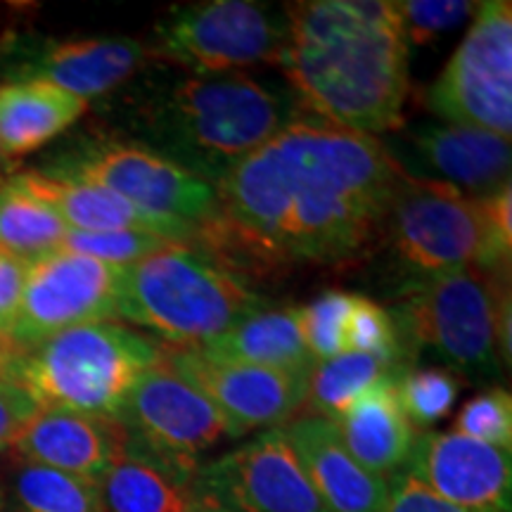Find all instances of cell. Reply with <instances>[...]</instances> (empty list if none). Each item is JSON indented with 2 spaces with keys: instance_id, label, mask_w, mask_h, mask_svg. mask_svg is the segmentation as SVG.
<instances>
[{
  "instance_id": "6da1fadb",
  "label": "cell",
  "mask_w": 512,
  "mask_h": 512,
  "mask_svg": "<svg viewBox=\"0 0 512 512\" xmlns=\"http://www.w3.org/2000/svg\"><path fill=\"white\" fill-rule=\"evenodd\" d=\"M401 176L380 138L302 114L216 185L200 242L266 268L349 264L382 233Z\"/></svg>"
},
{
  "instance_id": "7a4b0ae2",
  "label": "cell",
  "mask_w": 512,
  "mask_h": 512,
  "mask_svg": "<svg viewBox=\"0 0 512 512\" xmlns=\"http://www.w3.org/2000/svg\"><path fill=\"white\" fill-rule=\"evenodd\" d=\"M285 15L278 64L302 107L366 136L401 124L408 43L394 3L306 0Z\"/></svg>"
},
{
  "instance_id": "3957f363",
  "label": "cell",
  "mask_w": 512,
  "mask_h": 512,
  "mask_svg": "<svg viewBox=\"0 0 512 512\" xmlns=\"http://www.w3.org/2000/svg\"><path fill=\"white\" fill-rule=\"evenodd\" d=\"M290 86L245 72L192 74L145 107L157 152L219 185L242 159L302 117Z\"/></svg>"
},
{
  "instance_id": "277c9868",
  "label": "cell",
  "mask_w": 512,
  "mask_h": 512,
  "mask_svg": "<svg viewBox=\"0 0 512 512\" xmlns=\"http://www.w3.org/2000/svg\"><path fill=\"white\" fill-rule=\"evenodd\" d=\"M164 358L155 339L112 323H88L31 344H0V375L38 408L119 420L133 384Z\"/></svg>"
},
{
  "instance_id": "5b68a950",
  "label": "cell",
  "mask_w": 512,
  "mask_h": 512,
  "mask_svg": "<svg viewBox=\"0 0 512 512\" xmlns=\"http://www.w3.org/2000/svg\"><path fill=\"white\" fill-rule=\"evenodd\" d=\"M266 304L230 261L169 242L126 266L117 318L152 330L176 349H195Z\"/></svg>"
},
{
  "instance_id": "8992f818",
  "label": "cell",
  "mask_w": 512,
  "mask_h": 512,
  "mask_svg": "<svg viewBox=\"0 0 512 512\" xmlns=\"http://www.w3.org/2000/svg\"><path fill=\"white\" fill-rule=\"evenodd\" d=\"M382 230L396 259L413 280L453 271L508 273L510 249L496 238L482 197L465 195L446 183L401 176Z\"/></svg>"
},
{
  "instance_id": "52a82bcc",
  "label": "cell",
  "mask_w": 512,
  "mask_h": 512,
  "mask_svg": "<svg viewBox=\"0 0 512 512\" xmlns=\"http://www.w3.org/2000/svg\"><path fill=\"white\" fill-rule=\"evenodd\" d=\"M508 294L498 275L465 268L408 280L406 304L392 316L408 347L427 344L465 373L494 375L498 309Z\"/></svg>"
},
{
  "instance_id": "ba28073f",
  "label": "cell",
  "mask_w": 512,
  "mask_h": 512,
  "mask_svg": "<svg viewBox=\"0 0 512 512\" xmlns=\"http://www.w3.org/2000/svg\"><path fill=\"white\" fill-rule=\"evenodd\" d=\"M287 15L254 0H209L171 8L155 24L147 53L197 74L240 72L278 62Z\"/></svg>"
},
{
  "instance_id": "9c48e42d",
  "label": "cell",
  "mask_w": 512,
  "mask_h": 512,
  "mask_svg": "<svg viewBox=\"0 0 512 512\" xmlns=\"http://www.w3.org/2000/svg\"><path fill=\"white\" fill-rule=\"evenodd\" d=\"M43 171L102 185L150 216L183 223L197 235L216 219L219 209L216 185L143 143L95 140Z\"/></svg>"
},
{
  "instance_id": "30bf717a",
  "label": "cell",
  "mask_w": 512,
  "mask_h": 512,
  "mask_svg": "<svg viewBox=\"0 0 512 512\" xmlns=\"http://www.w3.org/2000/svg\"><path fill=\"white\" fill-rule=\"evenodd\" d=\"M475 22L446 69L432 83L427 105L448 124L512 133V3L475 5Z\"/></svg>"
},
{
  "instance_id": "8fae6325",
  "label": "cell",
  "mask_w": 512,
  "mask_h": 512,
  "mask_svg": "<svg viewBox=\"0 0 512 512\" xmlns=\"http://www.w3.org/2000/svg\"><path fill=\"white\" fill-rule=\"evenodd\" d=\"M126 266L55 249L29 261L8 347H31L69 328L117 318Z\"/></svg>"
},
{
  "instance_id": "7c38bea8",
  "label": "cell",
  "mask_w": 512,
  "mask_h": 512,
  "mask_svg": "<svg viewBox=\"0 0 512 512\" xmlns=\"http://www.w3.org/2000/svg\"><path fill=\"white\" fill-rule=\"evenodd\" d=\"M119 422L136 444L192 472L216 444L240 437L226 415L164 358L133 384Z\"/></svg>"
},
{
  "instance_id": "4fadbf2b",
  "label": "cell",
  "mask_w": 512,
  "mask_h": 512,
  "mask_svg": "<svg viewBox=\"0 0 512 512\" xmlns=\"http://www.w3.org/2000/svg\"><path fill=\"white\" fill-rule=\"evenodd\" d=\"M195 484L209 512H330L283 427L202 463Z\"/></svg>"
},
{
  "instance_id": "5bb4252c",
  "label": "cell",
  "mask_w": 512,
  "mask_h": 512,
  "mask_svg": "<svg viewBox=\"0 0 512 512\" xmlns=\"http://www.w3.org/2000/svg\"><path fill=\"white\" fill-rule=\"evenodd\" d=\"M164 361L214 403L240 437L275 430L304 408L306 377L280 370L219 361L197 349H164Z\"/></svg>"
},
{
  "instance_id": "9a60e30c",
  "label": "cell",
  "mask_w": 512,
  "mask_h": 512,
  "mask_svg": "<svg viewBox=\"0 0 512 512\" xmlns=\"http://www.w3.org/2000/svg\"><path fill=\"white\" fill-rule=\"evenodd\" d=\"M408 472L467 512H510L508 448L489 446L460 432H422L408 458Z\"/></svg>"
},
{
  "instance_id": "2e32d148",
  "label": "cell",
  "mask_w": 512,
  "mask_h": 512,
  "mask_svg": "<svg viewBox=\"0 0 512 512\" xmlns=\"http://www.w3.org/2000/svg\"><path fill=\"white\" fill-rule=\"evenodd\" d=\"M413 178L484 197L510 183V140L460 124H422L406 136Z\"/></svg>"
},
{
  "instance_id": "e0dca14e",
  "label": "cell",
  "mask_w": 512,
  "mask_h": 512,
  "mask_svg": "<svg viewBox=\"0 0 512 512\" xmlns=\"http://www.w3.org/2000/svg\"><path fill=\"white\" fill-rule=\"evenodd\" d=\"M128 441V430L114 418L38 408L8 453L98 482L124 456Z\"/></svg>"
},
{
  "instance_id": "ac0fdd59",
  "label": "cell",
  "mask_w": 512,
  "mask_h": 512,
  "mask_svg": "<svg viewBox=\"0 0 512 512\" xmlns=\"http://www.w3.org/2000/svg\"><path fill=\"white\" fill-rule=\"evenodd\" d=\"M147 55L133 38H76L48 41L24 50L10 67L15 81H43L81 100L112 93L138 72Z\"/></svg>"
},
{
  "instance_id": "d6986e66",
  "label": "cell",
  "mask_w": 512,
  "mask_h": 512,
  "mask_svg": "<svg viewBox=\"0 0 512 512\" xmlns=\"http://www.w3.org/2000/svg\"><path fill=\"white\" fill-rule=\"evenodd\" d=\"M283 430L325 508L330 512H384L389 482L351 456L335 422L304 415L287 422Z\"/></svg>"
},
{
  "instance_id": "ffe728a7",
  "label": "cell",
  "mask_w": 512,
  "mask_h": 512,
  "mask_svg": "<svg viewBox=\"0 0 512 512\" xmlns=\"http://www.w3.org/2000/svg\"><path fill=\"white\" fill-rule=\"evenodd\" d=\"M12 181L46 202L69 230H86V233L133 230V233H152L171 242H185V245L200 240L197 230L150 216L102 185L57 176L43 169L22 171L12 176Z\"/></svg>"
},
{
  "instance_id": "44dd1931",
  "label": "cell",
  "mask_w": 512,
  "mask_h": 512,
  "mask_svg": "<svg viewBox=\"0 0 512 512\" xmlns=\"http://www.w3.org/2000/svg\"><path fill=\"white\" fill-rule=\"evenodd\" d=\"M195 472L131 439L124 456L98 479L102 512H209L197 491Z\"/></svg>"
},
{
  "instance_id": "7402d4cb",
  "label": "cell",
  "mask_w": 512,
  "mask_h": 512,
  "mask_svg": "<svg viewBox=\"0 0 512 512\" xmlns=\"http://www.w3.org/2000/svg\"><path fill=\"white\" fill-rule=\"evenodd\" d=\"M335 427L351 456L382 479L394 477L408 465L418 439L396 396V375L358 396Z\"/></svg>"
},
{
  "instance_id": "603a6c76",
  "label": "cell",
  "mask_w": 512,
  "mask_h": 512,
  "mask_svg": "<svg viewBox=\"0 0 512 512\" xmlns=\"http://www.w3.org/2000/svg\"><path fill=\"white\" fill-rule=\"evenodd\" d=\"M195 349L219 361L249 363L299 377H309L316 366L294 306H261L221 337Z\"/></svg>"
},
{
  "instance_id": "cb8c5ba5",
  "label": "cell",
  "mask_w": 512,
  "mask_h": 512,
  "mask_svg": "<svg viewBox=\"0 0 512 512\" xmlns=\"http://www.w3.org/2000/svg\"><path fill=\"white\" fill-rule=\"evenodd\" d=\"M88 102L43 81L0 86V155L3 162L29 155L67 131Z\"/></svg>"
},
{
  "instance_id": "d4e9b609",
  "label": "cell",
  "mask_w": 512,
  "mask_h": 512,
  "mask_svg": "<svg viewBox=\"0 0 512 512\" xmlns=\"http://www.w3.org/2000/svg\"><path fill=\"white\" fill-rule=\"evenodd\" d=\"M0 482L12 512H102L98 482L8 453Z\"/></svg>"
},
{
  "instance_id": "484cf974",
  "label": "cell",
  "mask_w": 512,
  "mask_h": 512,
  "mask_svg": "<svg viewBox=\"0 0 512 512\" xmlns=\"http://www.w3.org/2000/svg\"><path fill=\"white\" fill-rule=\"evenodd\" d=\"M406 363L392 356L375 354H339L328 361H318L306 377L304 406L311 415L337 422L349 411L351 403L387 380L406 370Z\"/></svg>"
},
{
  "instance_id": "4316f807",
  "label": "cell",
  "mask_w": 512,
  "mask_h": 512,
  "mask_svg": "<svg viewBox=\"0 0 512 512\" xmlns=\"http://www.w3.org/2000/svg\"><path fill=\"white\" fill-rule=\"evenodd\" d=\"M67 226L46 202L12 178L0 183V249L34 261L60 249Z\"/></svg>"
},
{
  "instance_id": "83f0119b",
  "label": "cell",
  "mask_w": 512,
  "mask_h": 512,
  "mask_svg": "<svg viewBox=\"0 0 512 512\" xmlns=\"http://www.w3.org/2000/svg\"><path fill=\"white\" fill-rule=\"evenodd\" d=\"M460 380L446 368H406L396 375V396L413 427H430L451 413Z\"/></svg>"
},
{
  "instance_id": "f1b7e54d",
  "label": "cell",
  "mask_w": 512,
  "mask_h": 512,
  "mask_svg": "<svg viewBox=\"0 0 512 512\" xmlns=\"http://www.w3.org/2000/svg\"><path fill=\"white\" fill-rule=\"evenodd\" d=\"M344 354H375V356H392L396 361L408 366V351L411 347L401 337L399 325L392 316V311L375 304L373 299L358 297L351 306L347 323H344L342 337Z\"/></svg>"
},
{
  "instance_id": "f546056e",
  "label": "cell",
  "mask_w": 512,
  "mask_h": 512,
  "mask_svg": "<svg viewBox=\"0 0 512 512\" xmlns=\"http://www.w3.org/2000/svg\"><path fill=\"white\" fill-rule=\"evenodd\" d=\"M356 302V294L342 290H328L313 299L309 306L299 309V323H302V335L311 356L318 361H328L344 354L342 337L344 323L351 306Z\"/></svg>"
},
{
  "instance_id": "4dcf8cb0",
  "label": "cell",
  "mask_w": 512,
  "mask_h": 512,
  "mask_svg": "<svg viewBox=\"0 0 512 512\" xmlns=\"http://www.w3.org/2000/svg\"><path fill=\"white\" fill-rule=\"evenodd\" d=\"M171 240L152 233H133V230H107V233H86V230H67L60 249L74 252L105 264L131 266L145 256L159 252Z\"/></svg>"
},
{
  "instance_id": "1f68e13d",
  "label": "cell",
  "mask_w": 512,
  "mask_h": 512,
  "mask_svg": "<svg viewBox=\"0 0 512 512\" xmlns=\"http://www.w3.org/2000/svg\"><path fill=\"white\" fill-rule=\"evenodd\" d=\"M456 432L496 448L512 444V396L505 389H489L460 408Z\"/></svg>"
},
{
  "instance_id": "d6a6232c",
  "label": "cell",
  "mask_w": 512,
  "mask_h": 512,
  "mask_svg": "<svg viewBox=\"0 0 512 512\" xmlns=\"http://www.w3.org/2000/svg\"><path fill=\"white\" fill-rule=\"evenodd\" d=\"M472 8L475 3H467V0H401V3H394L406 43L411 41L418 46L446 34V31L458 29L470 17Z\"/></svg>"
},
{
  "instance_id": "836d02e7",
  "label": "cell",
  "mask_w": 512,
  "mask_h": 512,
  "mask_svg": "<svg viewBox=\"0 0 512 512\" xmlns=\"http://www.w3.org/2000/svg\"><path fill=\"white\" fill-rule=\"evenodd\" d=\"M387 482L389 491L384 512H467L434 494L432 489L418 482L408 470L396 472Z\"/></svg>"
},
{
  "instance_id": "e575fe53",
  "label": "cell",
  "mask_w": 512,
  "mask_h": 512,
  "mask_svg": "<svg viewBox=\"0 0 512 512\" xmlns=\"http://www.w3.org/2000/svg\"><path fill=\"white\" fill-rule=\"evenodd\" d=\"M27 268V259H19V256L0 249V342H8L12 328H15Z\"/></svg>"
},
{
  "instance_id": "d590c367",
  "label": "cell",
  "mask_w": 512,
  "mask_h": 512,
  "mask_svg": "<svg viewBox=\"0 0 512 512\" xmlns=\"http://www.w3.org/2000/svg\"><path fill=\"white\" fill-rule=\"evenodd\" d=\"M36 411V401L22 387L0 375V451H10L17 434L34 418Z\"/></svg>"
},
{
  "instance_id": "8d00e7d4",
  "label": "cell",
  "mask_w": 512,
  "mask_h": 512,
  "mask_svg": "<svg viewBox=\"0 0 512 512\" xmlns=\"http://www.w3.org/2000/svg\"><path fill=\"white\" fill-rule=\"evenodd\" d=\"M0 512H12L10 510V503H8V496H5L3 482H0Z\"/></svg>"
},
{
  "instance_id": "74e56055",
  "label": "cell",
  "mask_w": 512,
  "mask_h": 512,
  "mask_svg": "<svg viewBox=\"0 0 512 512\" xmlns=\"http://www.w3.org/2000/svg\"><path fill=\"white\" fill-rule=\"evenodd\" d=\"M3 164H5V162H3V155H0V169H3Z\"/></svg>"
}]
</instances>
